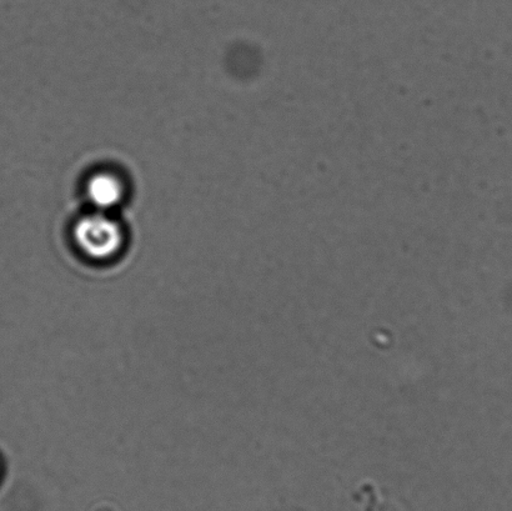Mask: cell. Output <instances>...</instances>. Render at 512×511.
<instances>
[{"label": "cell", "mask_w": 512, "mask_h": 511, "mask_svg": "<svg viewBox=\"0 0 512 511\" xmlns=\"http://www.w3.org/2000/svg\"><path fill=\"white\" fill-rule=\"evenodd\" d=\"M70 238L80 257L95 265L117 262L128 245L123 223L113 213L93 209L75 220Z\"/></svg>", "instance_id": "6da1fadb"}, {"label": "cell", "mask_w": 512, "mask_h": 511, "mask_svg": "<svg viewBox=\"0 0 512 511\" xmlns=\"http://www.w3.org/2000/svg\"><path fill=\"white\" fill-rule=\"evenodd\" d=\"M84 194L90 209L114 213L128 198V184L115 170H97L85 182Z\"/></svg>", "instance_id": "7a4b0ae2"}]
</instances>
